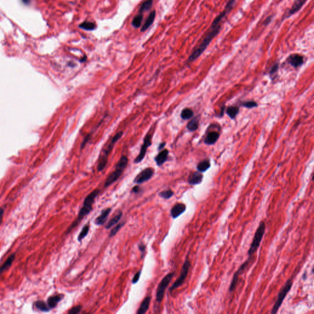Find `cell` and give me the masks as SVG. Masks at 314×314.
Instances as JSON below:
<instances>
[{"label": "cell", "instance_id": "obj_1", "mask_svg": "<svg viewBox=\"0 0 314 314\" xmlns=\"http://www.w3.org/2000/svg\"><path fill=\"white\" fill-rule=\"evenodd\" d=\"M236 0H228L224 9L220 13L217 17L214 20L210 28L206 34L203 38L201 43L193 50L190 56L188 57V62H193L198 59L203 53L206 50L213 39L218 34L220 31L222 22L223 19L232 10L235 4Z\"/></svg>", "mask_w": 314, "mask_h": 314}, {"label": "cell", "instance_id": "obj_2", "mask_svg": "<svg viewBox=\"0 0 314 314\" xmlns=\"http://www.w3.org/2000/svg\"><path fill=\"white\" fill-rule=\"evenodd\" d=\"M99 192L100 190L98 188H96V189H95L92 192H91L85 197L84 201L83 206L81 209L77 218L68 228V229H67V233H70L74 228H76L80 223V222L85 216H87L90 213V212L92 211L93 205L95 203V200L99 194Z\"/></svg>", "mask_w": 314, "mask_h": 314}, {"label": "cell", "instance_id": "obj_3", "mask_svg": "<svg viewBox=\"0 0 314 314\" xmlns=\"http://www.w3.org/2000/svg\"><path fill=\"white\" fill-rule=\"evenodd\" d=\"M123 135V132H118L111 139L110 143L106 147L105 149L103 151V153L100 155L99 160H98V164L97 166V170L98 172L102 171L104 170V169L106 168L107 162H108V157L111 152L114 144L121 138Z\"/></svg>", "mask_w": 314, "mask_h": 314}, {"label": "cell", "instance_id": "obj_4", "mask_svg": "<svg viewBox=\"0 0 314 314\" xmlns=\"http://www.w3.org/2000/svg\"><path fill=\"white\" fill-rule=\"evenodd\" d=\"M266 229V225L265 223L262 221L260 223L259 226L255 232L254 237L252 240V244H250V248L248 250V255L250 257L254 256V254L257 252L258 248L260 247V243L262 240L263 236L265 233Z\"/></svg>", "mask_w": 314, "mask_h": 314}, {"label": "cell", "instance_id": "obj_5", "mask_svg": "<svg viewBox=\"0 0 314 314\" xmlns=\"http://www.w3.org/2000/svg\"><path fill=\"white\" fill-rule=\"evenodd\" d=\"M293 286V281L291 279H289L287 282L285 283V285L283 287V288L280 290V292L278 294V296H277V300L275 302L274 304V306L272 309V310L271 312V313L272 314H275L276 313L280 307L281 306L282 304L283 303L287 294H288V293L290 291L291 287Z\"/></svg>", "mask_w": 314, "mask_h": 314}, {"label": "cell", "instance_id": "obj_6", "mask_svg": "<svg viewBox=\"0 0 314 314\" xmlns=\"http://www.w3.org/2000/svg\"><path fill=\"white\" fill-rule=\"evenodd\" d=\"M174 276V272H170V273L168 274L160 282V283L158 286V288H157V293H156V301L158 304H160L162 302L164 296L165 291H166V288H168V285H169Z\"/></svg>", "mask_w": 314, "mask_h": 314}, {"label": "cell", "instance_id": "obj_7", "mask_svg": "<svg viewBox=\"0 0 314 314\" xmlns=\"http://www.w3.org/2000/svg\"><path fill=\"white\" fill-rule=\"evenodd\" d=\"M190 267H191L190 262L188 260H186L185 261L183 265H182L179 277L174 282V283L172 284V285L169 288V291L171 293L173 291L175 290L177 288H178L179 287H180V286H182L183 285V283H184V282L188 276V272H189V269H190Z\"/></svg>", "mask_w": 314, "mask_h": 314}, {"label": "cell", "instance_id": "obj_8", "mask_svg": "<svg viewBox=\"0 0 314 314\" xmlns=\"http://www.w3.org/2000/svg\"><path fill=\"white\" fill-rule=\"evenodd\" d=\"M152 136H153V133L152 132L151 129L149 130V132L147 133L146 136H145L144 139V142L143 145L141 146L140 152L139 155L137 156V157L135 159V163H139L141 162L143 159L144 158L147 149L151 146L152 141Z\"/></svg>", "mask_w": 314, "mask_h": 314}, {"label": "cell", "instance_id": "obj_9", "mask_svg": "<svg viewBox=\"0 0 314 314\" xmlns=\"http://www.w3.org/2000/svg\"><path fill=\"white\" fill-rule=\"evenodd\" d=\"M252 257H248V259L240 266L239 269L234 273V274L233 276V279H232V281H231V282L230 283V285H229V292H233L235 290V288H236V286H237V282H238V280H239V276L245 270V269L249 265L251 260H252Z\"/></svg>", "mask_w": 314, "mask_h": 314}, {"label": "cell", "instance_id": "obj_10", "mask_svg": "<svg viewBox=\"0 0 314 314\" xmlns=\"http://www.w3.org/2000/svg\"><path fill=\"white\" fill-rule=\"evenodd\" d=\"M154 169L152 168H147L139 172L134 180V182L141 184L149 180L154 174Z\"/></svg>", "mask_w": 314, "mask_h": 314}, {"label": "cell", "instance_id": "obj_11", "mask_svg": "<svg viewBox=\"0 0 314 314\" xmlns=\"http://www.w3.org/2000/svg\"><path fill=\"white\" fill-rule=\"evenodd\" d=\"M307 0H295L294 3L293 4L291 8L289 9V11L287 12V13L284 16V19L288 18L292 15L296 14L297 12H298L304 5V4L306 3Z\"/></svg>", "mask_w": 314, "mask_h": 314}, {"label": "cell", "instance_id": "obj_12", "mask_svg": "<svg viewBox=\"0 0 314 314\" xmlns=\"http://www.w3.org/2000/svg\"><path fill=\"white\" fill-rule=\"evenodd\" d=\"M288 63L294 68H297L304 63V57L299 54H292L287 58Z\"/></svg>", "mask_w": 314, "mask_h": 314}, {"label": "cell", "instance_id": "obj_13", "mask_svg": "<svg viewBox=\"0 0 314 314\" xmlns=\"http://www.w3.org/2000/svg\"><path fill=\"white\" fill-rule=\"evenodd\" d=\"M123 172V170L115 168V170L113 171L107 178L106 180L105 183H104V187H108L112 183H114L115 182H116L120 177L122 173Z\"/></svg>", "mask_w": 314, "mask_h": 314}, {"label": "cell", "instance_id": "obj_14", "mask_svg": "<svg viewBox=\"0 0 314 314\" xmlns=\"http://www.w3.org/2000/svg\"><path fill=\"white\" fill-rule=\"evenodd\" d=\"M186 210V206L183 203H177L171 209V215L173 218H176L182 215Z\"/></svg>", "mask_w": 314, "mask_h": 314}, {"label": "cell", "instance_id": "obj_15", "mask_svg": "<svg viewBox=\"0 0 314 314\" xmlns=\"http://www.w3.org/2000/svg\"><path fill=\"white\" fill-rule=\"evenodd\" d=\"M111 210H112V209L110 208H108L103 209L102 211L101 214L95 219V224L98 226L103 225L107 221L108 216L111 212Z\"/></svg>", "mask_w": 314, "mask_h": 314}, {"label": "cell", "instance_id": "obj_16", "mask_svg": "<svg viewBox=\"0 0 314 314\" xmlns=\"http://www.w3.org/2000/svg\"><path fill=\"white\" fill-rule=\"evenodd\" d=\"M203 179V175L199 171L195 172L192 174L188 179V182L190 185H196L201 183Z\"/></svg>", "mask_w": 314, "mask_h": 314}, {"label": "cell", "instance_id": "obj_17", "mask_svg": "<svg viewBox=\"0 0 314 314\" xmlns=\"http://www.w3.org/2000/svg\"><path fill=\"white\" fill-rule=\"evenodd\" d=\"M168 154L169 151L167 149H164L155 157V161L158 166H162L166 161Z\"/></svg>", "mask_w": 314, "mask_h": 314}, {"label": "cell", "instance_id": "obj_18", "mask_svg": "<svg viewBox=\"0 0 314 314\" xmlns=\"http://www.w3.org/2000/svg\"><path fill=\"white\" fill-rule=\"evenodd\" d=\"M151 301V296H148L145 298L143 301L141 302L140 307H139L138 311L136 312L137 314H145L149 310L150 303Z\"/></svg>", "mask_w": 314, "mask_h": 314}, {"label": "cell", "instance_id": "obj_19", "mask_svg": "<svg viewBox=\"0 0 314 314\" xmlns=\"http://www.w3.org/2000/svg\"><path fill=\"white\" fill-rule=\"evenodd\" d=\"M220 135L217 132H211L209 133L204 139V143L206 145H214L218 139Z\"/></svg>", "mask_w": 314, "mask_h": 314}, {"label": "cell", "instance_id": "obj_20", "mask_svg": "<svg viewBox=\"0 0 314 314\" xmlns=\"http://www.w3.org/2000/svg\"><path fill=\"white\" fill-rule=\"evenodd\" d=\"M64 297V295L63 294H57V295H55V296H50V298H49L48 300H47V304L49 305V307H50V309H53L55 308L56 305L58 304V303L61 301V299L63 298Z\"/></svg>", "mask_w": 314, "mask_h": 314}, {"label": "cell", "instance_id": "obj_21", "mask_svg": "<svg viewBox=\"0 0 314 314\" xmlns=\"http://www.w3.org/2000/svg\"><path fill=\"white\" fill-rule=\"evenodd\" d=\"M122 215H123V213L121 211H118L116 214L115 215H114L107 223V224L105 226V228L106 229H110V228H112L113 226H114L115 225L117 224L118 222L120 220V219L122 217Z\"/></svg>", "mask_w": 314, "mask_h": 314}, {"label": "cell", "instance_id": "obj_22", "mask_svg": "<svg viewBox=\"0 0 314 314\" xmlns=\"http://www.w3.org/2000/svg\"><path fill=\"white\" fill-rule=\"evenodd\" d=\"M155 14H156L155 11H153L150 13V15L149 16L148 18L147 19V20L144 23V25H143V27L141 28V31H146L150 27V26L153 23L155 18Z\"/></svg>", "mask_w": 314, "mask_h": 314}, {"label": "cell", "instance_id": "obj_23", "mask_svg": "<svg viewBox=\"0 0 314 314\" xmlns=\"http://www.w3.org/2000/svg\"><path fill=\"white\" fill-rule=\"evenodd\" d=\"M226 114L231 119H234L236 117L237 115L239 112V107L238 106H229L227 107V109L226 110Z\"/></svg>", "mask_w": 314, "mask_h": 314}, {"label": "cell", "instance_id": "obj_24", "mask_svg": "<svg viewBox=\"0 0 314 314\" xmlns=\"http://www.w3.org/2000/svg\"><path fill=\"white\" fill-rule=\"evenodd\" d=\"M128 163V158L127 156L122 155L116 164L115 168L123 170L127 168Z\"/></svg>", "mask_w": 314, "mask_h": 314}, {"label": "cell", "instance_id": "obj_25", "mask_svg": "<svg viewBox=\"0 0 314 314\" xmlns=\"http://www.w3.org/2000/svg\"><path fill=\"white\" fill-rule=\"evenodd\" d=\"M211 168V163L209 160H204L198 163L197 169L200 172H204Z\"/></svg>", "mask_w": 314, "mask_h": 314}, {"label": "cell", "instance_id": "obj_26", "mask_svg": "<svg viewBox=\"0 0 314 314\" xmlns=\"http://www.w3.org/2000/svg\"><path fill=\"white\" fill-rule=\"evenodd\" d=\"M15 259V255L13 254L11 255L6 261V262L0 267V275H1L3 272H5L6 270H7L12 265L13 262H14Z\"/></svg>", "mask_w": 314, "mask_h": 314}, {"label": "cell", "instance_id": "obj_27", "mask_svg": "<svg viewBox=\"0 0 314 314\" xmlns=\"http://www.w3.org/2000/svg\"><path fill=\"white\" fill-rule=\"evenodd\" d=\"M193 115H194L193 111L189 108H185V109H183L180 114L181 118L184 120L190 119L191 118H192L193 117Z\"/></svg>", "mask_w": 314, "mask_h": 314}, {"label": "cell", "instance_id": "obj_28", "mask_svg": "<svg viewBox=\"0 0 314 314\" xmlns=\"http://www.w3.org/2000/svg\"><path fill=\"white\" fill-rule=\"evenodd\" d=\"M199 127V120L195 118L193 120H192L188 122L187 124L186 128L187 129L190 131V132H195L196 131Z\"/></svg>", "mask_w": 314, "mask_h": 314}, {"label": "cell", "instance_id": "obj_29", "mask_svg": "<svg viewBox=\"0 0 314 314\" xmlns=\"http://www.w3.org/2000/svg\"><path fill=\"white\" fill-rule=\"evenodd\" d=\"M90 229V226L88 225H85L82 228L81 233H79L78 237V240L79 242H81L88 234Z\"/></svg>", "mask_w": 314, "mask_h": 314}, {"label": "cell", "instance_id": "obj_30", "mask_svg": "<svg viewBox=\"0 0 314 314\" xmlns=\"http://www.w3.org/2000/svg\"><path fill=\"white\" fill-rule=\"evenodd\" d=\"M34 305L36 306V307L37 309H38L40 310L44 311V312L49 311L50 309L47 303H45L44 301H38L35 302Z\"/></svg>", "mask_w": 314, "mask_h": 314}, {"label": "cell", "instance_id": "obj_31", "mask_svg": "<svg viewBox=\"0 0 314 314\" xmlns=\"http://www.w3.org/2000/svg\"><path fill=\"white\" fill-rule=\"evenodd\" d=\"M79 27L81 28L82 29H84L85 30H94L96 26V25L93 23V22H84L83 23H82L81 24L79 25Z\"/></svg>", "mask_w": 314, "mask_h": 314}, {"label": "cell", "instance_id": "obj_32", "mask_svg": "<svg viewBox=\"0 0 314 314\" xmlns=\"http://www.w3.org/2000/svg\"><path fill=\"white\" fill-rule=\"evenodd\" d=\"M153 5V1L152 0H147L145 2H144L139 9L140 13H143L147 11H149L151 9Z\"/></svg>", "mask_w": 314, "mask_h": 314}, {"label": "cell", "instance_id": "obj_33", "mask_svg": "<svg viewBox=\"0 0 314 314\" xmlns=\"http://www.w3.org/2000/svg\"><path fill=\"white\" fill-rule=\"evenodd\" d=\"M125 222H120V223L117 224L114 228H113L112 229V230L110 231V233H109V237H112L114 236H115L117 234V233L119 231V230L123 226V225H125Z\"/></svg>", "mask_w": 314, "mask_h": 314}, {"label": "cell", "instance_id": "obj_34", "mask_svg": "<svg viewBox=\"0 0 314 314\" xmlns=\"http://www.w3.org/2000/svg\"><path fill=\"white\" fill-rule=\"evenodd\" d=\"M174 193L172 190H164L161 192H160L159 193V196L163 198V199H165V200H168L169 198H171L173 195H174Z\"/></svg>", "mask_w": 314, "mask_h": 314}, {"label": "cell", "instance_id": "obj_35", "mask_svg": "<svg viewBox=\"0 0 314 314\" xmlns=\"http://www.w3.org/2000/svg\"><path fill=\"white\" fill-rule=\"evenodd\" d=\"M143 16L142 14H138L136 16L132 21V25L135 28H139L142 23Z\"/></svg>", "mask_w": 314, "mask_h": 314}, {"label": "cell", "instance_id": "obj_36", "mask_svg": "<svg viewBox=\"0 0 314 314\" xmlns=\"http://www.w3.org/2000/svg\"><path fill=\"white\" fill-rule=\"evenodd\" d=\"M241 106L245 107L248 109H252L254 107H256L258 106V104L254 101H245L241 103Z\"/></svg>", "mask_w": 314, "mask_h": 314}, {"label": "cell", "instance_id": "obj_37", "mask_svg": "<svg viewBox=\"0 0 314 314\" xmlns=\"http://www.w3.org/2000/svg\"><path fill=\"white\" fill-rule=\"evenodd\" d=\"M82 309V306L81 305H76V306H74L73 307H72L69 311H68V313L69 314H78V313H79L81 311Z\"/></svg>", "mask_w": 314, "mask_h": 314}, {"label": "cell", "instance_id": "obj_38", "mask_svg": "<svg viewBox=\"0 0 314 314\" xmlns=\"http://www.w3.org/2000/svg\"><path fill=\"white\" fill-rule=\"evenodd\" d=\"M138 247H139V250L141 252V259H143L144 256H145V254H146V245L143 243V242H141L139 245H138Z\"/></svg>", "mask_w": 314, "mask_h": 314}, {"label": "cell", "instance_id": "obj_39", "mask_svg": "<svg viewBox=\"0 0 314 314\" xmlns=\"http://www.w3.org/2000/svg\"><path fill=\"white\" fill-rule=\"evenodd\" d=\"M279 63H275L274 65H273L272 66V67L271 68L270 70H269V74L271 76H273L279 70Z\"/></svg>", "mask_w": 314, "mask_h": 314}, {"label": "cell", "instance_id": "obj_40", "mask_svg": "<svg viewBox=\"0 0 314 314\" xmlns=\"http://www.w3.org/2000/svg\"><path fill=\"white\" fill-rule=\"evenodd\" d=\"M91 136H92V135H91L90 133V134H88V135H87V136H85V138H84V139L83 140V141H82V144H81V149H83L85 147V145H86V144L88 143V142L90 141V138H91Z\"/></svg>", "mask_w": 314, "mask_h": 314}, {"label": "cell", "instance_id": "obj_41", "mask_svg": "<svg viewBox=\"0 0 314 314\" xmlns=\"http://www.w3.org/2000/svg\"><path fill=\"white\" fill-rule=\"evenodd\" d=\"M141 271H139L135 274V276L132 279V283L135 284L139 281L140 276H141Z\"/></svg>", "mask_w": 314, "mask_h": 314}, {"label": "cell", "instance_id": "obj_42", "mask_svg": "<svg viewBox=\"0 0 314 314\" xmlns=\"http://www.w3.org/2000/svg\"><path fill=\"white\" fill-rule=\"evenodd\" d=\"M141 191V188L139 185H136L132 188V192L135 193H138Z\"/></svg>", "mask_w": 314, "mask_h": 314}, {"label": "cell", "instance_id": "obj_43", "mask_svg": "<svg viewBox=\"0 0 314 314\" xmlns=\"http://www.w3.org/2000/svg\"><path fill=\"white\" fill-rule=\"evenodd\" d=\"M3 215H4V209L0 208V225H1V223L2 222Z\"/></svg>", "mask_w": 314, "mask_h": 314}, {"label": "cell", "instance_id": "obj_44", "mask_svg": "<svg viewBox=\"0 0 314 314\" xmlns=\"http://www.w3.org/2000/svg\"><path fill=\"white\" fill-rule=\"evenodd\" d=\"M165 145H166V143H161V144L159 145L158 150H162V149L164 147Z\"/></svg>", "mask_w": 314, "mask_h": 314}, {"label": "cell", "instance_id": "obj_45", "mask_svg": "<svg viewBox=\"0 0 314 314\" xmlns=\"http://www.w3.org/2000/svg\"><path fill=\"white\" fill-rule=\"evenodd\" d=\"M86 58H87L86 56H84V58L81 60V62H84V61H85V60H86Z\"/></svg>", "mask_w": 314, "mask_h": 314}, {"label": "cell", "instance_id": "obj_46", "mask_svg": "<svg viewBox=\"0 0 314 314\" xmlns=\"http://www.w3.org/2000/svg\"><path fill=\"white\" fill-rule=\"evenodd\" d=\"M23 2L27 3H28V2L30 1V0H23Z\"/></svg>", "mask_w": 314, "mask_h": 314}]
</instances>
